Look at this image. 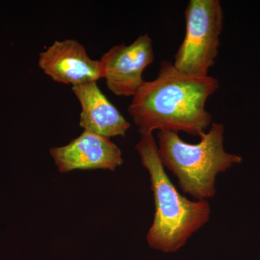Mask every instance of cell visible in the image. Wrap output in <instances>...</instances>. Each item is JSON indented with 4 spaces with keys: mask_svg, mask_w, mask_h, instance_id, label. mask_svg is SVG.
Returning <instances> with one entry per match:
<instances>
[{
    "mask_svg": "<svg viewBox=\"0 0 260 260\" xmlns=\"http://www.w3.org/2000/svg\"><path fill=\"white\" fill-rule=\"evenodd\" d=\"M50 153L61 173L78 169L115 171L124 161L120 148L110 138L85 130L69 144L51 148Z\"/></svg>",
    "mask_w": 260,
    "mask_h": 260,
    "instance_id": "obj_7",
    "label": "cell"
},
{
    "mask_svg": "<svg viewBox=\"0 0 260 260\" xmlns=\"http://www.w3.org/2000/svg\"><path fill=\"white\" fill-rule=\"evenodd\" d=\"M219 88L216 78L184 74L164 60L157 78L144 81L127 112L141 135L165 130L200 138L212 122L205 104Z\"/></svg>",
    "mask_w": 260,
    "mask_h": 260,
    "instance_id": "obj_1",
    "label": "cell"
},
{
    "mask_svg": "<svg viewBox=\"0 0 260 260\" xmlns=\"http://www.w3.org/2000/svg\"><path fill=\"white\" fill-rule=\"evenodd\" d=\"M39 68L56 83L73 86L102 78L100 61L91 59L75 39L56 41L39 54Z\"/></svg>",
    "mask_w": 260,
    "mask_h": 260,
    "instance_id": "obj_6",
    "label": "cell"
},
{
    "mask_svg": "<svg viewBox=\"0 0 260 260\" xmlns=\"http://www.w3.org/2000/svg\"><path fill=\"white\" fill-rule=\"evenodd\" d=\"M135 150L150 175L155 203V215L147 242L155 250L176 252L209 221L210 203L208 200L191 201L178 191L160 161L153 134L141 135Z\"/></svg>",
    "mask_w": 260,
    "mask_h": 260,
    "instance_id": "obj_2",
    "label": "cell"
},
{
    "mask_svg": "<svg viewBox=\"0 0 260 260\" xmlns=\"http://www.w3.org/2000/svg\"><path fill=\"white\" fill-rule=\"evenodd\" d=\"M186 31L173 63L184 74L208 76L220 45L223 12L219 0H190L184 12Z\"/></svg>",
    "mask_w": 260,
    "mask_h": 260,
    "instance_id": "obj_4",
    "label": "cell"
},
{
    "mask_svg": "<svg viewBox=\"0 0 260 260\" xmlns=\"http://www.w3.org/2000/svg\"><path fill=\"white\" fill-rule=\"evenodd\" d=\"M224 131L223 124L214 122L197 144L184 141L177 132L164 130L157 133L162 165L177 178L183 192L197 200L213 198L218 174L242 161L240 156L224 149Z\"/></svg>",
    "mask_w": 260,
    "mask_h": 260,
    "instance_id": "obj_3",
    "label": "cell"
},
{
    "mask_svg": "<svg viewBox=\"0 0 260 260\" xmlns=\"http://www.w3.org/2000/svg\"><path fill=\"white\" fill-rule=\"evenodd\" d=\"M99 61L109 90L117 96L133 97L144 83L145 68L154 61L151 38L146 34L128 45L114 46Z\"/></svg>",
    "mask_w": 260,
    "mask_h": 260,
    "instance_id": "obj_5",
    "label": "cell"
},
{
    "mask_svg": "<svg viewBox=\"0 0 260 260\" xmlns=\"http://www.w3.org/2000/svg\"><path fill=\"white\" fill-rule=\"evenodd\" d=\"M81 106L80 126L85 131L110 138L124 137L130 123L103 93L97 82L72 87Z\"/></svg>",
    "mask_w": 260,
    "mask_h": 260,
    "instance_id": "obj_8",
    "label": "cell"
}]
</instances>
